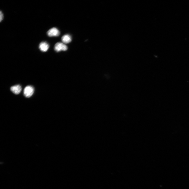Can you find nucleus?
<instances>
[{"mask_svg": "<svg viewBox=\"0 0 189 189\" xmlns=\"http://www.w3.org/2000/svg\"><path fill=\"white\" fill-rule=\"evenodd\" d=\"M54 49L56 52H59L62 51H66L68 49V47L64 43L58 42L55 44Z\"/></svg>", "mask_w": 189, "mask_h": 189, "instance_id": "obj_1", "label": "nucleus"}, {"mask_svg": "<svg viewBox=\"0 0 189 189\" xmlns=\"http://www.w3.org/2000/svg\"><path fill=\"white\" fill-rule=\"evenodd\" d=\"M24 92V95L26 97H30L34 93V88L31 86H27L25 88Z\"/></svg>", "mask_w": 189, "mask_h": 189, "instance_id": "obj_2", "label": "nucleus"}, {"mask_svg": "<svg viewBox=\"0 0 189 189\" xmlns=\"http://www.w3.org/2000/svg\"><path fill=\"white\" fill-rule=\"evenodd\" d=\"M47 34L50 37H57L60 35V32L57 28L54 27L49 30Z\"/></svg>", "mask_w": 189, "mask_h": 189, "instance_id": "obj_3", "label": "nucleus"}, {"mask_svg": "<svg viewBox=\"0 0 189 189\" xmlns=\"http://www.w3.org/2000/svg\"><path fill=\"white\" fill-rule=\"evenodd\" d=\"M49 47V45L47 42H42L40 44L39 48L42 51L45 52L48 50Z\"/></svg>", "mask_w": 189, "mask_h": 189, "instance_id": "obj_4", "label": "nucleus"}, {"mask_svg": "<svg viewBox=\"0 0 189 189\" xmlns=\"http://www.w3.org/2000/svg\"><path fill=\"white\" fill-rule=\"evenodd\" d=\"M11 91L14 94H18L21 92L22 90V87L19 85L13 86L11 87Z\"/></svg>", "mask_w": 189, "mask_h": 189, "instance_id": "obj_5", "label": "nucleus"}, {"mask_svg": "<svg viewBox=\"0 0 189 189\" xmlns=\"http://www.w3.org/2000/svg\"><path fill=\"white\" fill-rule=\"evenodd\" d=\"M61 39L63 43L64 44H67L71 41L72 37L70 35H66L62 36Z\"/></svg>", "mask_w": 189, "mask_h": 189, "instance_id": "obj_6", "label": "nucleus"}, {"mask_svg": "<svg viewBox=\"0 0 189 189\" xmlns=\"http://www.w3.org/2000/svg\"><path fill=\"white\" fill-rule=\"evenodd\" d=\"M4 16L3 14L2 11H1L0 12V21L1 22L3 19Z\"/></svg>", "mask_w": 189, "mask_h": 189, "instance_id": "obj_7", "label": "nucleus"}]
</instances>
